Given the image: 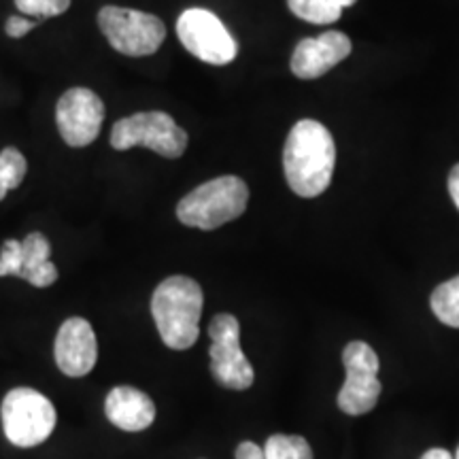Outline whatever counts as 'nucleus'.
Returning <instances> with one entry per match:
<instances>
[{"label": "nucleus", "instance_id": "nucleus-13", "mask_svg": "<svg viewBox=\"0 0 459 459\" xmlns=\"http://www.w3.org/2000/svg\"><path fill=\"white\" fill-rule=\"evenodd\" d=\"M107 419L124 432H143L156 419V404L136 387H115L105 400Z\"/></svg>", "mask_w": 459, "mask_h": 459}, {"label": "nucleus", "instance_id": "nucleus-23", "mask_svg": "<svg viewBox=\"0 0 459 459\" xmlns=\"http://www.w3.org/2000/svg\"><path fill=\"white\" fill-rule=\"evenodd\" d=\"M421 459H453V455L446 449H429Z\"/></svg>", "mask_w": 459, "mask_h": 459}, {"label": "nucleus", "instance_id": "nucleus-8", "mask_svg": "<svg viewBox=\"0 0 459 459\" xmlns=\"http://www.w3.org/2000/svg\"><path fill=\"white\" fill-rule=\"evenodd\" d=\"M177 37L189 54L206 65H230L238 54V45L215 13L206 9H187L177 20Z\"/></svg>", "mask_w": 459, "mask_h": 459}, {"label": "nucleus", "instance_id": "nucleus-7", "mask_svg": "<svg viewBox=\"0 0 459 459\" xmlns=\"http://www.w3.org/2000/svg\"><path fill=\"white\" fill-rule=\"evenodd\" d=\"M211 372L221 387L245 392L254 385L255 372L240 349V324L234 315H215L209 325Z\"/></svg>", "mask_w": 459, "mask_h": 459}, {"label": "nucleus", "instance_id": "nucleus-20", "mask_svg": "<svg viewBox=\"0 0 459 459\" xmlns=\"http://www.w3.org/2000/svg\"><path fill=\"white\" fill-rule=\"evenodd\" d=\"M34 26H37V22L26 20V17H22V15H11L7 20V24H4V32H7V37H11V39H22V37H26V34L30 32Z\"/></svg>", "mask_w": 459, "mask_h": 459}, {"label": "nucleus", "instance_id": "nucleus-15", "mask_svg": "<svg viewBox=\"0 0 459 459\" xmlns=\"http://www.w3.org/2000/svg\"><path fill=\"white\" fill-rule=\"evenodd\" d=\"M429 304L436 319L449 328H459V274L436 287Z\"/></svg>", "mask_w": 459, "mask_h": 459}, {"label": "nucleus", "instance_id": "nucleus-17", "mask_svg": "<svg viewBox=\"0 0 459 459\" xmlns=\"http://www.w3.org/2000/svg\"><path fill=\"white\" fill-rule=\"evenodd\" d=\"M287 7L291 9V13L311 24H332L342 15V9L332 0H287Z\"/></svg>", "mask_w": 459, "mask_h": 459}, {"label": "nucleus", "instance_id": "nucleus-24", "mask_svg": "<svg viewBox=\"0 0 459 459\" xmlns=\"http://www.w3.org/2000/svg\"><path fill=\"white\" fill-rule=\"evenodd\" d=\"M332 3L338 4L341 9H347V7H351V4L358 3V0H332Z\"/></svg>", "mask_w": 459, "mask_h": 459}, {"label": "nucleus", "instance_id": "nucleus-21", "mask_svg": "<svg viewBox=\"0 0 459 459\" xmlns=\"http://www.w3.org/2000/svg\"><path fill=\"white\" fill-rule=\"evenodd\" d=\"M237 459H266V453H264L262 446H257L255 443H240L237 449Z\"/></svg>", "mask_w": 459, "mask_h": 459}, {"label": "nucleus", "instance_id": "nucleus-12", "mask_svg": "<svg viewBox=\"0 0 459 459\" xmlns=\"http://www.w3.org/2000/svg\"><path fill=\"white\" fill-rule=\"evenodd\" d=\"M351 54V39L347 34L330 30L317 39H304L291 56V73L298 79H317L332 71L338 62Z\"/></svg>", "mask_w": 459, "mask_h": 459}, {"label": "nucleus", "instance_id": "nucleus-2", "mask_svg": "<svg viewBox=\"0 0 459 459\" xmlns=\"http://www.w3.org/2000/svg\"><path fill=\"white\" fill-rule=\"evenodd\" d=\"M203 307V287L194 279L175 274L156 287L152 298V315L166 347L186 351L196 344Z\"/></svg>", "mask_w": 459, "mask_h": 459}, {"label": "nucleus", "instance_id": "nucleus-4", "mask_svg": "<svg viewBox=\"0 0 459 459\" xmlns=\"http://www.w3.org/2000/svg\"><path fill=\"white\" fill-rule=\"evenodd\" d=\"M111 147L128 152L132 147H147L158 156L175 160L187 149V132L169 113L145 111L119 119L111 130Z\"/></svg>", "mask_w": 459, "mask_h": 459}, {"label": "nucleus", "instance_id": "nucleus-25", "mask_svg": "<svg viewBox=\"0 0 459 459\" xmlns=\"http://www.w3.org/2000/svg\"><path fill=\"white\" fill-rule=\"evenodd\" d=\"M455 459H459V449H457V455H455Z\"/></svg>", "mask_w": 459, "mask_h": 459}, {"label": "nucleus", "instance_id": "nucleus-11", "mask_svg": "<svg viewBox=\"0 0 459 459\" xmlns=\"http://www.w3.org/2000/svg\"><path fill=\"white\" fill-rule=\"evenodd\" d=\"M56 364L66 377H85L99 359V344L90 321L71 317L60 325L56 336Z\"/></svg>", "mask_w": 459, "mask_h": 459}, {"label": "nucleus", "instance_id": "nucleus-6", "mask_svg": "<svg viewBox=\"0 0 459 459\" xmlns=\"http://www.w3.org/2000/svg\"><path fill=\"white\" fill-rule=\"evenodd\" d=\"M99 26L108 45L130 57L156 54L166 39V26L160 17L113 4L99 11Z\"/></svg>", "mask_w": 459, "mask_h": 459}, {"label": "nucleus", "instance_id": "nucleus-9", "mask_svg": "<svg viewBox=\"0 0 459 459\" xmlns=\"http://www.w3.org/2000/svg\"><path fill=\"white\" fill-rule=\"evenodd\" d=\"M342 364L347 370L344 385L338 392V406L347 415L359 417L370 412L377 406L381 395V381H378V355L370 344L353 341L344 347Z\"/></svg>", "mask_w": 459, "mask_h": 459}, {"label": "nucleus", "instance_id": "nucleus-1", "mask_svg": "<svg viewBox=\"0 0 459 459\" xmlns=\"http://www.w3.org/2000/svg\"><path fill=\"white\" fill-rule=\"evenodd\" d=\"M336 145L330 130L315 119H302L290 130L283 152L285 179L298 196L317 198L330 187Z\"/></svg>", "mask_w": 459, "mask_h": 459}, {"label": "nucleus", "instance_id": "nucleus-16", "mask_svg": "<svg viewBox=\"0 0 459 459\" xmlns=\"http://www.w3.org/2000/svg\"><path fill=\"white\" fill-rule=\"evenodd\" d=\"M28 162L20 149L7 147L0 152V200H4L11 189H17L22 186Z\"/></svg>", "mask_w": 459, "mask_h": 459}, {"label": "nucleus", "instance_id": "nucleus-5", "mask_svg": "<svg viewBox=\"0 0 459 459\" xmlns=\"http://www.w3.org/2000/svg\"><path fill=\"white\" fill-rule=\"evenodd\" d=\"M0 417L9 443L22 449L45 443L56 428L54 404L30 387L11 389L3 400Z\"/></svg>", "mask_w": 459, "mask_h": 459}, {"label": "nucleus", "instance_id": "nucleus-14", "mask_svg": "<svg viewBox=\"0 0 459 459\" xmlns=\"http://www.w3.org/2000/svg\"><path fill=\"white\" fill-rule=\"evenodd\" d=\"M51 245L41 232H32L22 240V266L17 277L34 287H49L57 281V268L49 260Z\"/></svg>", "mask_w": 459, "mask_h": 459}, {"label": "nucleus", "instance_id": "nucleus-19", "mask_svg": "<svg viewBox=\"0 0 459 459\" xmlns=\"http://www.w3.org/2000/svg\"><path fill=\"white\" fill-rule=\"evenodd\" d=\"M15 7L26 15H37L41 20L57 17L71 7V0H15Z\"/></svg>", "mask_w": 459, "mask_h": 459}, {"label": "nucleus", "instance_id": "nucleus-10", "mask_svg": "<svg viewBox=\"0 0 459 459\" xmlns=\"http://www.w3.org/2000/svg\"><path fill=\"white\" fill-rule=\"evenodd\" d=\"M105 102L88 88H71L60 96L56 107V124L62 141L71 147H88L99 139Z\"/></svg>", "mask_w": 459, "mask_h": 459}, {"label": "nucleus", "instance_id": "nucleus-18", "mask_svg": "<svg viewBox=\"0 0 459 459\" xmlns=\"http://www.w3.org/2000/svg\"><path fill=\"white\" fill-rule=\"evenodd\" d=\"M266 459H313V449L302 436L274 434L264 445Z\"/></svg>", "mask_w": 459, "mask_h": 459}, {"label": "nucleus", "instance_id": "nucleus-22", "mask_svg": "<svg viewBox=\"0 0 459 459\" xmlns=\"http://www.w3.org/2000/svg\"><path fill=\"white\" fill-rule=\"evenodd\" d=\"M449 194L453 198V203L459 209V164H455L449 172Z\"/></svg>", "mask_w": 459, "mask_h": 459}, {"label": "nucleus", "instance_id": "nucleus-3", "mask_svg": "<svg viewBox=\"0 0 459 459\" xmlns=\"http://www.w3.org/2000/svg\"><path fill=\"white\" fill-rule=\"evenodd\" d=\"M247 203H249V187L240 177H217L181 198V203L177 204V217L183 226L215 230L243 215Z\"/></svg>", "mask_w": 459, "mask_h": 459}]
</instances>
